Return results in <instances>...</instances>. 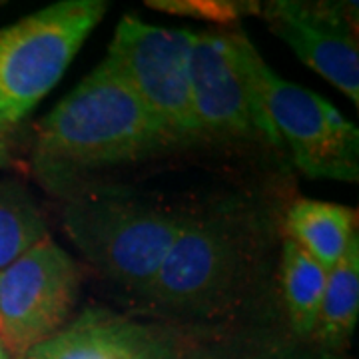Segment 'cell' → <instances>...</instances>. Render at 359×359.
Segmentation results:
<instances>
[{
    "mask_svg": "<svg viewBox=\"0 0 359 359\" xmlns=\"http://www.w3.org/2000/svg\"><path fill=\"white\" fill-rule=\"evenodd\" d=\"M168 142L140 98L102 60L40 122L34 164L42 178L62 184L78 172L142 158Z\"/></svg>",
    "mask_w": 359,
    "mask_h": 359,
    "instance_id": "cell-1",
    "label": "cell"
},
{
    "mask_svg": "<svg viewBox=\"0 0 359 359\" xmlns=\"http://www.w3.org/2000/svg\"><path fill=\"white\" fill-rule=\"evenodd\" d=\"M106 11L104 0H62L0 30V130L58 84Z\"/></svg>",
    "mask_w": 359,
    "mask_h": 359,
    "instance_id": "cell-2",
    "label": "cell"
},
{
    "mask_svg": "<svg viewBox=\"0 0 359 359\" xmlns=\"http://www.w3.org/2000/svg\"><path fill=\"white\" fill-rule=\"evenodd\" d=\"M186 219L118 198H82L65 210L68 236L90 264L140 294L150 287Z\"/></svg>",
    "mask_w": 359,
    "mask_h": 359,
    "instance_id": "cell-3",
    "label": "cell"
},
{
    "mask_svg": "<svg viewBox=\"0 0 359 359\" xmlns=\"http://www.w3.org/2000/svg\"><path fill=\"white\" fill-rule=\"evenodd\" d=\"M192 44L190 30L144 25L126 14L104 58L172 142L198 136L190 80Z\"/></svg>",
    "mask_w": 359,
    "mask_h": 359,
    "instance_id": "cell-4",
    "label": "cell"
},
{
    "mask_svg": "<svg viewBox=\"0 0 359 359\" xmlns=\"http://www.w3.org/2000/svg\"><path fill=\"white\" fill-rule=\"evenodd\" d=\"M256 52L242 32L194 34L190 80L198 136L282 144L256 86Z\"/></svg>",
    "mask_w": 359,
    "mask_h": 359,
    "instance_id": "cell-5",
    "label": "cell"
},
{
    "mask_svg": "<svg viewBox=\"0 0 359 359\" xmlns=\"http://www.w3.org/2000/svg\"><path fill=\"white\" fill-rule=\"evenodd\" d=\"M248 266V244L230 218H188L146 297L176 311H210L228 302Z\"/></svg>",
    "mask_w": 359,
    "mask_h": 359,
    "instance_id": "cell-6",
    "label": "cell"
},
{
    "mask_svg": "<svg viewBox=\"0 0 359 359\" xmlns=\"http://www.w3.org/2000/svg\"><path fill=\"white\" fill-rule=\"evenodd\" d=\"M254 78L264 108L295 166L309 178L358 182L359 132L320 94L285 82L256 52Z\"/></svg>",
    "mask_w": 359,
    "mask_h": 359,
    "instance_id": "cell-7",
    "label": "cell"
},
{
    "mask_svg": "<svg viewBox=\"0 0 359 359\" xmlns=\"http://www.w3.org/2000/svg\"><path fill=\"white\" fill-rule=\"evenodd\" d=\"M78 285L76 262L48 236L0 269V344L8 358L25 359L65 327Z\"/></svg>",
    "mask_w": 359,
    "mask_h": 359,
    "instance_id": "cell-8",
    "label": "cell"
},
{
    "mask_svg": "<svg viewBox=\"0 0 359 359\" xmlns=\"http://www.w3.org/2000/svg\"><path fill=\"white\" fill-rule=\"evenodd\" d=\"M262 13L269 30L347 98L359 102V52L351 13L339 4L280 0Z\"/></svg>",
    "mask_w": 359,
    "mask_h": 359,
    "instance_id": "cell-9",
    "label": "cell"
},
{
    "mask_svg": "<svg viewBox=\"0 0 359 359\" xmlns=\"http://www.w3.org/2000/svg\"><path fill=\"white\" fill-rule=\"evenodd\" d=\"M25 359H196V353L158 325L86 309Z\"/></svg>",
    "mask_w": 359,
    "mask_h": 359,
    "instance_id": "cell-10",
    "label": "cell"
},
{
    "mask_svg": "<svg viewBox=\"0 0 359 359\" xmlns=\"http://www.w3.org/2000/svg\"><path fill=\"white\" fill-rule=\"evenodd\" d=\"M353 214L346 205L306 198L297 200L287 212L290 240L330 271L358 236Z\"/></svg>",
    "mask_w": 359,
    "mask_h": 359,
    "instance_id": "cell-11",
    "label": "cell"
},
{
    "mask_svg": "<svg viewBox=\"0 0 359 359\" xmlns=\"http://www.w3.org/2000/svg\"><path fill=\"white\" fill-rule=\"evenodd\" d=\"M359 318V242L358 236L344 257L327 271L318 323L311 344L337 353L347 346Z\"/></svg>",
    "mask_w": 359,
    "mask_h": 359,
    "instance_id": "cell-12",
    "label": "cell"
},
{
    "mask_svg": "<svg viewBox=\"0 0 359 359\" xmlns=\"http://www.w3.org/2000/svg\"><path fill=\"white\" fill-rule=\"evenodd\" d=\"M280 280L292 330L299 339L309 341L320 316L327 269L287 238L282 248Z\"/></svg>",
    "mask_w": 359,
    "mask_h": 359,
    "instance_id": "cell-13",
    "label": "cell"
},
{
    "mask_svg": "<svg viewBox=\"0 0 359 359\" xmlns=\"http://www.w3.org/2000/svg\"><path fill=\"white\" fill-rule=\"evenodd\" d=\"M48 236L32 196L14 182H0V269Z\"/></svg>",
    "mask_w": 359,
    "mask_h": 359,
    "instance_id": "cell-14",
    "label": "cell"
},
{
    "mask_svg": "<svg viewBox=\"0 0 359 359\" xmlns=\"http://www.w3.org/2000/svg\"><path fill=\"white\" fill-rule=\"evenodd\" d=\"M158 11L174 14H188L204 20H214L219 25L238 22L244 14L257 13L259 4L254 2H212V0H158L148 2Z\"/></svg>",
    "mask_w": 359,
    "mask_h": 359,
    "instance_id": "cell-15",
    "label": "cell"
},
{
    "mask_svg": "<svg viewBox=\"0 0 359 359\" xmlns=\"http://www.w3.org/2000/svg\"><path fill=\"white\" fill-rule=\"evenodd\" d=\"M269 359H335V353L325 351L320 347H306V349H283L280 353L271 355Z\"/></svg>",
    "mask_w": 359,
    "mask_h": 359,
    "instance_id": "cell-16",
    "label": "cell"
},
{
    "mask_svg": "<svg viewBox=\"0 0 359 359\" xmlns=\"http://www.w3.org/2000/svg\"><path fill=\"white\" fill-rule=\"evenodd\" d=\"M0 359H11L8 358V353H6V349L2 347V344H0Z\"/></svg>",
    "mask_w": 359,
    "mask_h": 359,
    "instance_id": "cell-17",
    "label": "cell"
}]
</instances>
